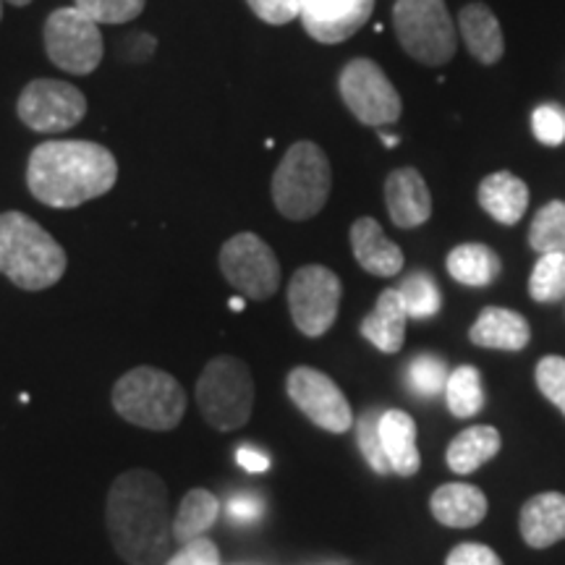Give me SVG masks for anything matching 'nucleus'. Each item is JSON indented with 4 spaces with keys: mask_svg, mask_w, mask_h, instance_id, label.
Wrapping results in <instances>:
<instances>
[{
    "mask_svg": "<svg viewBox=\"0 0 565 565\" xmlns=\"http://www.w3.org/2000/svg\"><path fill=\"white\" fill-rule=\"evenodd\" d=\"M105 526L113 550L129 565H160L171 547L173 521L168 515V487L147 469L116 477L105 503Z\"/></svg>",
    "mask_w": 565,
    "mask_h": 565,
    "instance_id": "f257e3e1",
    "label": "nucleus"
},
{
    "mask_svg": "<svg viewBox=\"0 0 565 565\" xmlns=\"http://www.w3.org/2000/svg\"><path fill=\"white\" fill-rule=\"evenodd\" d=\"M118 162L95 141L55 139L34 147L26 166V186L47 207L74 210L116 186Z\"/></svg>",
    "mask_w": 565,
    "mask_h": 565,
    "instance_id": "f03ea898",
    "label": "nucleus"
},
{
    "mask_svg": "<svg viewBox=\"0 0 565 565\" xmlns=\"http://www.w3.org/2000/svg\"><path fill=\"white\" fill-rule=\"evenodd\" d=\"M63 246L24 212L0 215V273L21 291H45L66 275Z\"/></svg>",
    "mask_w": 565,
    "mask_h": 565,
    "instance_id": "7ed1b4c3",
    "label": "nucleus"
},
{
    "mask_svg": "<svg viewBox=\"0 0 565 565\" xmlns=\"http://www.w3.org/2000/svg\"><path fill=\"white\" fill-rule=\"evenodd\" d=\"M113 408L124 422L152 433H171L186 416V391L173 374L137 366L113 385Z\"/></svg>",
    "mask_w": 565,
    "mask_h": 565,
    "instance_id": "20e7f679",
    "label": "nucleus"
},
{
    "mask_svg": "<svg viewBox=\"0 0 565 565\" xmlns=\"http://www.w3.org/2000/svg\"><path fill=\"white\" fill-rule=\"evenodd\" d=\"M333 189V168L315 141H296L282 154L273 175V202L288 221H309L320 215Z\"/></svg>",
    "mask_w": 565,
    "mask_h": 565,
    "instance_id": "39448f33",
    "label": "nucleus"
},
{
    "mask_svg": "<svg viewBox=\"0 0 565 565\" xmlns=\"http://www.w3.org/2000/svg\"><path fill=\"white\" fill-rule=\"evenodd\" d=\"M196 406L217 433H233L249 422L254 408V380L249 366L236 356H215L196 380Z\"/></svg>",
    "mask_w": 565,
    "mask_h": 565,
    "instance_id": "423d86ee",
    "label": "nucleus"
},
{
    "mask_svg": "<svg viewBox=\"0 0 565 565\" xmlns=\"http://www.w3.org/2000/svg\"><path fill=\"white\" fill-rule=\"evenodd\" d=\"M393 26L401 47L422 66H443L456 55V24L445 0H395Z\"/></svg>",
    "mask_w": 565,
    "mask_h": 565,
    "instance_id": "0eeeda50",
    "label": "nucleus"
},
{
    "mask_svg": "<svg viewBox=\"0 0 565 565\" xmlns=\"http://www.w3.org/2000/svg\"><path fill=\"white\" fill-rule=\"evenodd\" d=\"M338 92H341L345 108L356 116V121L374 126V129L395 124L404 113L398 89L387 79L385 71L370 58H353L345 63L338 76Z\"/></svg>",
    "mask_w": 565,
    "mask_h": 565,
    "instance_id": "6e6552de",
    "label": "nucleus"
},
{
    "mask_svg": "<svg viewBox=\"0 0 565 565\" xmlns=\"http://www.w3.org/2000/svg\"><path fill=\"white\" fill-rule=\"evenodd\" d=\"M341 278L324 265H303L288 282V309L299 333L322 338L333 328L341 309Z\"/></svg>",
    "mask_w": 565,
    "mask_h": 565,
    "instance_id": "1a4fd4ad",
    "label": "nucleus"
},
{
    "mask_svg": "<svg viewBox=\"0 0 565 565\" xmlns=\"http://www.w3.org/2000/svg\"><path fill=\"white\" fill-rule=\"evenodd\" d=\"M45 51L66 74H92L103 61L100 24L76 9H58L45 21Z\"/></svg>",
    "mask_w": 565,
    "mask_h": 565,
    "instance_id": "9d476101",
    "label": "nucleus"
},
{
    "mask_svg": "<svg viewBox=\"0 0 565 565\" xmlns=\"http://www.w3.org/2000/svg\"><path fill=\"white\" fill-rule=\"evenodd\" d=\"M223 278L252 301H265L280 288V263L257 233H236L221 249Z\"/></svg>",
    "mask_w": 565,
    "mask_h": 565,
    "instance_id": "9b49d317",
    "label": "nucleus"
},
{
    "mask_svg": "<svg viewBox=\"0 0 565 565\" xmlns=\"http://www.w3.org/2000/svg\"><path fill=\"white\" fill-rule=\"evenodd\" d=\"M17 113L32 131L61 134L87 116V97L68 82L34 79L19 95Z\"/></svg>",
    "mask_w": 565,
    "mask_h": 565,
    "instance_id": "f8f14e48",
    "label": "nucleus"
},
{
    "mask_svg": "<svg viewBox=\"0 0 565 565\" xmlns=\"http://www.w3.org/2000/svg\"><path fill=\"white\" fill-rule=\"evenodd\" d=\"M286 393L294 406L324 433L343 435L353 427V412L333 377L312 366H296L286 377Z\"/></svg>",
    "mask_w": 565,
    "mask_h": 565,
    "instance_id": "ddd939ff",
    "label": "nucleus"
},
{
    "mask_svg": "<svg viewBox=\"0 0 565 565\" xmlns=\"http://www.w3.org/2000/svg\"><path fill=\"white\" fill-rule=\"evenodd\" d=\"M374 0H303L301 24L322 45L351 40L372 19Z\"/></svg>",
    "mask_w": 565,
    "mask_h": 565,
    "instance_id": "4468645a",
    "label": "nucleus"
},
{
    "mask_svg": "<svg viewBox=\"0 0 565 565\" xmlns=\"http://www.w3.org/2000/svg\"><path fill=\"white\" fill-rule=\"evenodd\" d=\"M385 204L398 228H419L433 217V194L416 168H395L385 181Z\"/></svg>",
    "mask_w": 565,
    "mask_h": 565,
    "instance_id": "2eb2a0df",
    "label": "nucleus"
},
{
    "mask_svg": "<svg viewBox=\"0 0 565 565\" xmlns=\"http://www.w3.org/2000/svg\"><path fill=\"white\" fill-rule=\"evenodd\" d=\"M351 252L362 270L377 275V278H395L406 263L404 252L385 236L383 225L374 217H359L351 225Z\"/></svg>",
    "mask_w": 565,
    "mask_h": 565,
    "instance_id": "dca6fc26",
    "label": "nucleus"
},
{
    "mask_svg": "<svg viewBox=\"0 0 565 565\" xmlns=\"http://www.w3.org/2000/svg\"><path fill=\"white\" fill-rule=\"evenodd\" d=\"M469 341L479 349L492 351H524L532 341V328L526 317L503 307H484L471 324Z\"/></svg>",
    "mask_w": 565,
    "mask_h": 565,
    "instance_id": "f3484780",
    "label": "nucleus"
},
{
    "mask_svg": "<svg viewBox=\"0 0 565 565\" xmlns=\"http://www.w3.org/2000/svg\"><path fill=\"white\" fill-rule=\"evenodd\" d=\"M521 536L529 547L547 550L565 540V494L542 492L529 498L519 519Z\"/></svg>",
    "mask_w": 565,
    "mask_h": 565,
    "instance_id": "a211bd4d",
    "label": "nucleus"
},
{
    "mask_svg": "<svg viewBox=\"0 0 565 565\" xmlns=\"http://www.w3.org/2000/svg\"><path fill=\"white\" fill-rule=\"evenodd\" d=\"M429 508H433V515L443 526L471 529L482 524L490 503H487V494L479 487L466 482H450L437 487L433 492V500H429Z\"/></svg>",
    "mask_w": 565,
    "mask_h": 565,
    "instance_id": "6ab92c4d",
    "label": "nucleus"
},
{
    "mask_svg": "<svg viewBox=\"0 0 565 565\" xmlns=\"http://www.w3.org/2000/svg\"><path fill=\"white\" fill-rule=\"evenodd\" d=\"M406 307L398 288H385L370 315L362 320V335L383 353H398L406 341Z\"/></svg>",
    "mask_w": 565,
    "mask_h": 565,
    "instance_id": "aec40b11",
    "label": "nucleus"
},
{
    "mask_svg": "<svg viewBox=\"0 0 565 565\" xmlns=\"http://www.w3.org/2000/svg\"><path fill=\"white\" fill-rule=\"evenodd\" d=\"M477 196L487 215L500 225H515L529 207V186L511 171L487 175L479 183Z\"/></svg>",
    "mask_w": 565,
    "mask_h": 565,
    "instance_id": "412c9836",
    "label": "nucleus"
},
{
    "mask_svg": "<svg viewBox=\"0 0 565 565\" xmlns=\"http://www.w3.org/2000/svg\"><path fill=\"white\" fill-rule=\"evenodd\" d=\"M380 437L393 475L414 477L422 466L419 445H416V422L401 408H391L380 416Z\"/></svg>",
    "mask_w": 565,
    "mask_h": 565,
    "instance_id": "4be33fe9",
    "label": "nucleus"
},
{
    "mask_svg": "<svg viewBox=\"0 0 565 565\" xmlns=\"http://www.w3.org/2000/svg\"><path fill=\"white\" fill-rule=\"evenodd\" d=\"M458 26H461V38L469 47V53L475 55L479 63L492 66L503 58L505 53V40L503 30H500V21L490 11V6L484 3H469L461 9L458 17Z\"/></svg>",
    "mask_w": 565,
    "mask_h": 565,
    "instance_id": "5701e85b",
    "label": "nucleus"
},
{
    "mask_svg": "<svg viewBox=\"0 0 565 565\" xmlns=\"http://www.w3.org/2000/svg\"><path fill=\"white\" fill-rule=\"evenodd\" d=\"M500 445H503V437L498 429L490 424H475L450 440L445 461L454 475H475L477 469H482L487 461H492L500 454Z\"/></svg>",
    "mask_w": 565,
    "mask_h": 565,
    "instance_id": "b1692460",
    "label": "nucleus"
},
{
    "mask_svg": "<svg viewBox=\"0 0 565 565\" xmlns=\"http://www.w3.org/2000/svg\"><path fill=\"white\" fill-rule=\"evenodd\" d=\"M445 265H448L450 278L469 288L490 286V282L498 280L500 270H503L500 257L487 244L456 246V249L448 254V259H445Z\"/></svg>",
    "mask_w": 565,
    "mask_h": 565,
    "instance_id": "393cba45",
    "label": "nucleus"
},
{
    "mask_svg": "<svg viewBox=\"0 0 565 565\" xmlns=\"http://www.w3.org/2000/svg\"><path fill=\"white\" fill-rule=\"evenodd\" d=\"M217 515H221V503L210 490H202V487H194L183 494L179 513L173 519V540L181 542V545H189V542L200 540L215 526Z\"/></svg>",
    "mask_w": 565,
    "mask_h": 565,
    "instance_id": "a878e982",
    "label": "nucleus"
},
{
    "mask_svg": "<svg viewBox=\"0 0 565 565\" xmlns=\"http://www.w3.org/2000/svg\"><path fill=\"white\" fill-rule=\"evenodd\" d=\"M445 404L448 412L458 416V419H471L484 408V385L482 372L477 366L463 364L448 377L445 385Z\"/></svg>",
    "mask_w": 565,
    "mask_h": 565,
    "instance_id": "bb28decb",
    "label": "nucleus"
},
{
    "mask_svg": "<svg viewBox=\"0 0 565 565\" xmlns=\"http://www.w3.org/2000/svg\"><path fill=\"white\" fill-rule=\"evenodd\" d=\"M529 246L536 254H565V202L553 200L529 225Z\"/></svg>",
    "mask_w": 565,
    "mask_h": 565,
    "instance_id": "cd10ccee",
    "label": "nucleus"
},
{
    "mask_svg": "<svg viewBox=\"0 0 565 565\" xmlns=\"http://www.w3.org/2000/svg\"><path fill=\"white\" fill-rule=\"evenodd\" d=\"M398 294L406 307V315L414 317V320H429L443 307L440 288H437L433 275L424 270H416L414 275L404 278V282L398 286Z\"/></svg>",
    "mask_w": 565,
    "mask_h": 565,
    "instance_id": "c85d7f7f",
    "label": "nucleus"
},
{
    "mask_svg": "<svg viewBox=\"0 0 565 565\" xmlns=\"http://www.w3.org/2000/svg\"><path fill=\"white\" fill-rule=\"evenodd\" d=\"M529 296L536 303H557L565 299V254H540L529 278Z\"/></svg>",
    "mask_w": 565,
    "mask_h": 565,
    "instance_id": "c756f323",
    "label": "nucleus"
},
{
    "mask_svg": "<svg viewBox=\"0 0 565 565\" xmlns=\"http://www.w3.org/2000/svg\"><path fill=\"white\" fill-rule=\"evenodd\" d=\"M380 416H383V412H374V408H366V412L359 416L356 440H359V450H362L366 463H370V469L374 475L385 477V475H393V469L385 456L383 437H380Z\"/></svg>",
    "mask_w": 565,
    "mask_h": 565,
    "instance_id": "7c9ffc66",
    "label": "nucleus"
},
{
    "mask_svg": "<svg viewBox=\"0 0 565 565\" xmlns=\"http://www.w3.org/2000/svg\"><path fill=\"white\" fill-rule=\"evenodd\" d=\"M448 366L440 356L435 353H419L414 359L412 366H408V380H412V387L424 398H435V395L445 393V385H448Z\"/></svg>",
    "mask_w": 565,
    "mask_h": 565,
    "instance_id": "2f4dec72",
    "label": "nucleus"
},
{
    "mask_svg": "<svg viewBox=\"0 0 565 565\" xmlns=\"http://www.w3.org/2000/svg\"><path fill=\"white\" fill-rule=\"evenodd\" d=\"M147 0H76V9L95 24H126L145 11Z\"/></svg>",
    "mask_w": 565,
    "mask_h": 565,
    "instance_id": "473e14b6",
    "label": "nucleus"
},
{
    "mask_svg": "<svg viewBox=\"0 0 565 565\" xmlns=\"http://www.w3.org/2000/svg\"><path fill=\"white\" fill-rule=\"evenodd\" d=\"M536 387L565 416V356H542L536 364Z\"/></svg>",
    "mask_w": 565,
    "mask_h": 565,
    "instance_id": "72a5a7b5",
    "label": "nucleus"
},
{
    "mask_svg": "<svg viewBox=\"0 0 565 565\" xmlns=\"http://www.w3.org/2000/svg\"><path fill=\"white\" fill-rule=\"evenodd\" d=\"M532 131L540 145L561 147L565 141V108L555 103L540 105L532 113Z\"/></svg>",
    "mask_w": 565,
    "mask_h": 565,
    "instance_id": "f704fd0d",
    "label": "nucleus"
},
{
    "mask_svg": "<svg viewBox=\"0 0 565 565\" xmlns=\"http://www.w3.org/2000/svg\"><path fill=\"white\" fill-rule=\"evenodd\" d=\"M249 9L257 13L265 24L282 26L288 21L301 17V3L303 0H246Z\"/></svg>",
    "mask_w": 565,
    "mask_h": 565,
    "instance_id": "c9c22d12",
    "label": "nucleus"
},
{
    "mask_svg": "<svg viewBox=\"0 0 565 565\" xmlns=\"http://www.w3.org/2000/svg\"><path fill=\"white\" fill-rule=\"evenodd\" d=\"M166 565H221V553H217L215 542L200 536V540L183 545L181 553H175Z\"/></svg>",
    "mask_w": 565,
    "mask_h": 565,
    "instance_id": "e433bc0d",
    "label": "nucleus"
},
{
    "mask_svg": "<svg viewBox=\"0 0 565 565\" xmlns=\"http://www.w3.org/2000/svg\"><path fill=\"white\" fill-rule=\"evenodd\" d=\"M445 565H505L492 547L479 545V542H461V545L450 550Z\"/></svg>",
    "mask_w": 565,
    "mask_h": 565,
    "instance_id": "4c0bfd02",
    "label": "nucleus"
},
{
    "mask_svg": "<svg viewBox=\"0 0 565 565\" xmlns=\"http://www.w3.org/2000/svg\"><path fill=\"white\" fill-rule=\"evenodd\" d=\"M228 515L233 521H238V524H252V521H257L263 515V503L249 498V494H238V498H233L228 503Z\"/></svg>",
    "mask_w": 565,
    "mask_h": 565,
    "instance_id": "58836bf2",
    "label": "nucleus"
},
{
    "mask_svg": "<svg viewBox=\"0 0 565 565\" xmlns=\"http://www.w3.org/2000/svg\"><path fill=\"white\" fill-rule=\"evenodd\" d=\"M236 461H238V466H242V469L252 471V475H263V471L270 469V458H267L265 454H259V450L249 448V445L238 448Z\"/></svg>",
    "mask_w": 565,
    "mask_h": 565,
    "instance_id": "ea45409f",
    "label": "nucleus"
},
{
    "mask_svg": "<svg viewBox=\"0 0 565 565\" xmlns=\"http://www.w3.org/2000/svg\"><path fill=\"white\" fill-rule=\"evenodd\" d=\"M231 309H233V312H242L244 299H231Z\"/></svg>",
    "mask_w": 565,
    "mask_h": 565,
    "instance_id": "a19ab883",
    "label": "nucleus"
},
{
    "mask_svg": "<svg viewBox=\"0 0 565 565\" xmlns=\"http://www.w3.org/2000/svg\"><path fill=\"white\" fill-rule=\"evenodd\" d=\"M383 141H385V147H395V145H398V137H391V134H383Z\"/></svg>",
    "mask_w": 565,
    "mask_h": 565,
    "instance_id": "79ce46f5",
    "label": "nucleus"
},
{
    "mask_svg": "<svg viewBox=\"0 0 565 565\" xmlns=\"http://www.w3.org/2000/svg\"><path fill=\"white\" fill-rule=\"evenodd\" d=\"M3 3H11V6H17V9H19V6H30L32 0H3Z\"/></svg>",
    "mask_w": 565,
    "mask_h": 565,
    "instance_id": "37998d69",
    "label": "nucleus"
},
{
    "mask_svg": "<svg viewBox=\"0 0 565 565\" xmlns=\"http://www.w3.org/2000/svg\"><path fill=\"white\" fill-rule=\"evenodd\" d=\"M0 19H3V0H0Z\"/></svg>",
    "mask_w": 565,
    "mask_h": 565,
    "instance_id": "c03bdc74",
    "label": "nucleus"
}]
</instances>
